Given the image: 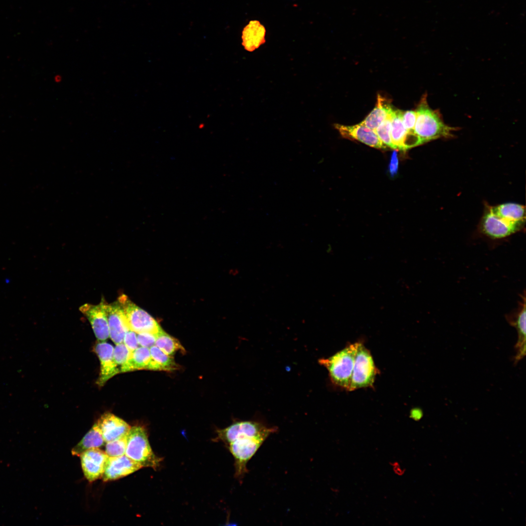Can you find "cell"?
Masks as SVG:
<instances>
[{"label": "cell", "mask_w": 526, "mask_h": 526, "mask_svg": "<svg viewBox=\"0 0 526 526\" xmlns=\"http://www.w3.org/2000/svg\"><path fill=\"white\" fill-rule=\"evenodd\" d=\"M525 222V206L507 203L486 207L481 219L480 229L489 238L501 239L522 230Z\"/></svg>", "instance_id": "1"}, {"label": "cell", "mask_w": 526, "mask_h": 526, "mask_svg": "<svg viewBox=\"0 0 526 526\" xmlns=\"http://www.w3.org/2000/svg\"><path fill=\"white\" fill-rule=\"evenodd\" d=\"M137 334V340L140 346L150 348L155 345L156 335L149 333H139Z\"/></svg>", "instance_id": "29"}, {"label": "cell", "mask_w": 526, "mask_h": 526, "mask_svg": "<svg viewBox=\"0 0 526 526\" xmlns=\"http://www.w3.org/2000/svg\"><path fill=\"white\" fill-rule=\"evenodd\" d=\"M123 342L131 352L134 351L139 345L136 333L130 329L125 333Z\"/></svg>", "instance_id": "28"}, {"label": "cell", "mask_w": 526, "mask_h": 526, "mask_svg": "<svg viewBox=\"0 0 526 526\" xmlns=\"http://www.w3.org/2000/svg\"><path fill=\"white\" fill-rule=\"evenodd\" d=\"M359 342L351 344L327 359L319 360L329 372L332 381L348 390Z\"/></svg>", "instance_id": "3"}, {"label": "cell", "mask_w": 526, "mask_h": 526, "mask_svg": "<svg viewBox=\"0 0 526 526\" xmlns=\"http://www.w3.org/2000/svg\"><path fill=\"white\" fill-rule=\"evenodd\" d=\"M416 118L415 111H407L403 112L402 121L405 128L409 131L414 132V128Z\"/></svg>", "instance_id": "27"}, {"label": "cell", "mask_w": 526, "mask_h": 526, "mask_svg": "<svg viewBox=\"0 0 526 526\" xmlns=\"http://www.w3.org/2000/svg\"><path fill=\"white\" fill-rule=\"evenodd\" d=\"M264 26L257 20H251L245 26L242 35V44L248 52H253L265 42Z\"/></svg>", "instance_id": "16"}, {"label": "cell", "mask_w": 526, "mask_h": 526, "mask_svg": "<svg viewBox=\"0 0 526 526\" xmlns=\"http://www.w3.org/2000/svg\"><path fill=\"white\" fill-rule=\"evenodd\" d=\"M403 111L394 109L392 112L391 135L392 141L395 150H404V142L408 131L402 121Z\"/></svg>", "instance_id": "21"}, {"label": "cell", "mask_w": 526, "mask_h": 526, "mask_svg": "<svg viewBox=\"0 0 526 526\" xmlns=\"http://www.w3.org/2000/svg\"><path fill=\"white\" fill-rule=\"evenodd\" d=\"M107 304L104 300H102L97 305L86 303L79 308L90 321L96 338L100 341H104L109 337Z\"/></svg>", "instance_id": "9"}, {"label": "cell", "mask_w": 526, "mask_h": 526, "mask_svg": "<svg viewBox=\"0 0 526 526\" xmlns=\"http://www.w3.org/2000/svg\"><path fill=\"white\" fill-rule=\"evenodd\" d=\"M376 371L370 351L359 342L348 390L373 386Z\"/></svg>", "instance_id": "7"}, {"label": "cell", "mask_w": 526, "mask_h": 526, "mask_svg": "<svg viewBox=\"0 0 526 526\" xmlns=\"http://www.w3.org/2000/svg\"><path fill=\"white\" fill-rule=\"evenodd\" d=\"M107 313L109 337L116 344L122 343L125 333L129 330L124 313L118 301L107 304Z\"/></svg>", "instance_id": "15"}, {"label": "cell", "mask_w": 526, "mask_h": 526, "mask_svg": "<svg viewBox=\"0 0 526 526\" xmlns=\"http://www.w3.org/2000/svg\"><path fill=\"white\" fill-rule=\"evenodd\" d=\"M122 309L126 323L129 329L139 333H149L157 335L162 328L155 319L123 294L118 298Z\"/></svg>", "instance_id": "5"}, {"label": "cell", "mask_w": 526, "mask_h": 526, "mask_svg": "<svg viewBox=\"0 0 526 526\" xmlns=\"http://www.w3.org/2000/svg\"><path fill=\"white\" fill-rule=\"evenodd\" d=\"M85 477L89 482L102 477L109 456L99 448L88 450L79 456Z\"/></svg>", "instance_id": "10"}, {"label": "cell", "mask_w": 526, "mask_h": 526, "mask_svg": "<svg viewBox=\"0 0 526 526\" xmlns=\"http://www.w3.org/2000/svg\"><path fill=\"white\" fill-rule=\"evenodd\" d=\"M96 422L105 442L127 435L131 427L124 420L110 413L102 415Z\"/></svg>", "instance_id": "14"}, {"label": "cell", "mask_w": 526, "mask_h": 526, "mask_svg": "<svg viewBox=\"0 0 526 526\" xmlns=\"http://www.w3.org/2000/svg\"><path fill=\"white\" fill-rule=\"evenodd\" d=\"M150 360L147 369L172 371L179 368L172 356H170L155 345L150 348Z\"/></svg>", "instance_id": "20"}, {"label": "cell", "mask_w": 526, "mask_h": 526, "mask_svg": "<svg viewBox=\"0 0 526 526\" xmlns=\"http://www.w3.org/2000/svg\"><path fill=\"white\" fill-rule=\"evenodd\" d=\"M155 345L166 354L173 356L178 351H185L179 341L163 330L156 335Z\"/></svg>", "instance_id": "23"}, {"label": "cell", "mask_w": 526, "mask_h": 526, "mask_svg": "<svg viewBox=\"0 0 526 526\" xmlns=\"http://www.w3.org/2000/svg\"><path fill=\"white\" fill-rule=\"evenodd\" d=\"M142 466L125 454L117 457H109L102 475L103 481L119 479L134 472Z\"/></svg>", "instance_id": "13"}, {"label": "cell", "mask_w": 526, "mask_h": 526, "mask_svg": "<svg viewBox=\"0 0 526 526\" xmlns=\"http://www.w3.org/2000/svg\"><path fill=\"white\" fill-rule=\"evenodd\" d=\"M106 443L105 452L109 457H117L125 454L127 435Z\"/></svg>", "instance_id": "25"}, {"label": "cell", "mask_w": 526, "mask_h": 526, "mask_svg": "<svg viewBox=\"0 0 526 526\" xmlns=\"http://www.w3.org/2000/svg\"><path fill=\"white\" fill-rule=\"evenodd\" d=\"M416 118L414 132L424 143L440 138L453 136L455 128L446 124L440 112L431 109L428 104L427 94L421 97L416 110Z\"/></svg>", "instance_id": "2"}, {"label": "cell", "mask_w": 526, "mask_h": 526, "mask_svg": "<svg viewBox=\"0 0 526 526\" xmlns=\"http://www.w3.org/2000/svg\"><path fill=\"white\" fill-rule=\"evenodd\" d=\"M510 323L516 328L518 333L517 341L514 346L516 354L513 358L514 364H516L526 354L525 303L515 319L511 321Z\"/></svg>", "instance_id": "18"}, {"label": "cell", "mask_w": 526, "mask_h": 526, "mask_svg": "<svg viewBox=\"0 0 526 526\" xmlns=\"http://www.w3.org/2000/svg\"><path fill=\"white\" fill-rule=\"evenodd\" d=\"M277 431V427H269L259 422L241 421L236 422L226 428L217 430V436L214 440L222 441L228 445L241 437L263 436L267 438Z\"/></svg>", "instance_id": "8"}, {"label": "cell", "mask_w": 526, "mask_h": 526, "mask_svg": "<svg viewBox=\"0 0 526 526\" xmlns=\"http://www.w3.org/2000/svg\"><path fill=\"white\" fill-rule=\"evenodd\" d=\"M392 112L374 131L381 142L387 147L395 150L392 143L391 135Z\"/></svg>", "instance_id": "24"}, {"label": "cell", "mask_w": 526, "mask_h": 526, "mask_svg": "<svg viewBox=\"0 0 526 526\" xmlns=\"http://www.w3.org/2000/svg\"><path fill=\"white\" fill-rule=\"evenodd\" d=\"M131 352L123 342L116 344L113 349V358L118 367L120 373L121 368L126 364Z\"/></svg>", "instance_id": "26"}, {"label": "cell", "mask_w": 526, "mask_h": 526, "mask_svg": "<svg viewBox=\"0 0 526 526\" xmlns=\"http://www.w3.org/2000/svg\"><path fill=\"white\" fill-rule=\"evenodd\" d=\"M105 442L100 428L96 422L81 440L73 448L72 454L79 456L88 450L102 447Z\"/></svg>", "instance_id": "19"}, {"label": "cell", "mask_w": 526, "mask_h": 526, "mask_svg": "<svg viewBox=\"0 0 526 526\" xmlns=\"http://www.w3.org/2000/svg\"><path fill=\"white\" fill-rule=\"evenodd\" d=\"M393 467L394 471L397 474H398V475H402V473H403V471L400 468L401 467L399 465L398 463H394L393 464Z\"/></svg>", "instance_id": "31"}, {"label": "cell", "mask_w": 526, "mask_h": 526, "mask_svg": "<svg viewBox=\"0 0 526 526\" xmlns=\"http://www.w3.org/2000/svg\"><path fill=\"white\" fill-rule=\"evenodd\" d=\"M113 347L104 341L95 344L94 351L97 354L100 363L99 376L97 381V385L103 386L105 383L120 371L113 358Z\"/></svg>", "instance_id": "12"}, {"label": "cell", "mask_w": 526, "mask_h": 526, "mask_svg": "<svg viewBox=\"0 0 526 526\" xmlns=\"http://www.w3.org/2000/svg\"><path fill=\"white\" fill-rule=\"evenodd\" d=\"M142 467H149L156 470L160 466L162 459L152 451L146 430L141 426L131 427L127 435L125 454Z\"/></svg>", "instance_id": "4"}, {"label": "cell", "mask_w": 526, "mask_h": 526, "mask_svg": "<svg viewBox=\"0 0 526 526\" xmlns=\"http://www.w3.org/2000/svg\"><path fill=\"white\" fill-rule=\"evenodd\" d=\"M267 438L263 436L239 438L230 442L229 450L235 462V476L241 480L248 472L246 465Z\"/></svg>", "instance_id": "6"}, {"label": "cell", "mask_w": 526, "mask_h": 526, "mask_svg": "<svg viewBox=\"0 0 526 526\" xmlns=\"http://www.w3.org/2000/svg\"><path fill=\"white\" fill-rule=\"evenodd\" d=\"M335 128L344 138L353 139L376 149H386L375 131L361 123L353 126L335 124Z\"/></svg>", "instance_id": "11"}, {"label": "cell", "mask_w": 526, "mask_h": 526, "mask_svg": "<svg viewBox=\"0 0 526 526\" xmlns=\"http://www.w3.org/2000/svg\"><path fill=\"white\" fill-rule=\"evenodd\" d=\"M150 360V348L142 346L138 347L131 352L128 361L121 368L120 373L147 369Z\"/></svg>", "instance_id": "22"}, {"label": "cell", "mask_w": 526, "mask_h": 526, "mask_svg": "<svg viewBox=\"0 0 526 526\" xmlns=\"http://www.w3.org/2000/svg\"><path fill=\"white\" fill-rule=\"evenodd\" d=\"M393 109L389 100L378 94L375 107L360 123L375 130L391 114Z\"/></svg>", "instance_id": "17"}, {"label": "cell", "mask_w": 526, "mask_h": 526, "mask_svg": "<svg viewBox=\"0 0 526 526\" xmlns=\"http://www.w3.org/2000/svg\"><path fill=\"white\" fill-rule=\"evenodd\" d=\"M398 169V159L397 152L394 150L391 155V160L389 166V172L392 177L395 176L397 173Z\"/></svg>", "instance_id": "30"}]
</instances>
